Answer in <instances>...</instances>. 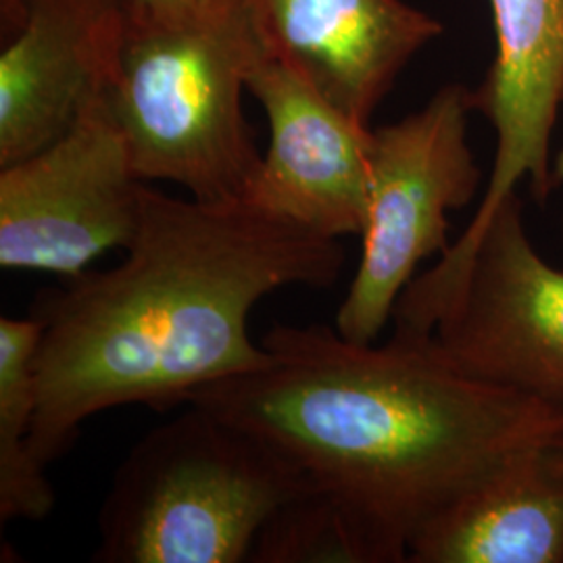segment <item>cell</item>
<instances>
[{
	"label": "cell",
	"mask_w": 563,
	"mask_h": 563,
	"mask_svg": "<svg viewBox=\"0 0 563 563\" xmlns=\"http://www.w3.org/2000/svg\"><path fill=\"white\" fill-rule=\"evenodd\" d=\"M201 2L205 0H128V11L134 15H174Z\"/></svg>",
	"instance_id": "cell-15"
},
{
	"label": "cell",
	"mask_w": 563,
	"mask_h": 563,
	"mask_svg": "<svg viewBox=\"0 0 563 563\" xmlns=\"http://www.w3.org/2000/svg\"><path fill=\"white\" fill-rule=\"evenodd\" d=\"M272 362L190 395L278 449L336 497L380 563H402L423 528L501 463L563 430V407L476 380L428 336L386 344L334 325L276 323Z\"/></svg>",
	"instance_id": "cell-2"
},
{
	"label": "cell",
	"mask_w": 563,
	"mask_h": 563,
	"mask_svg": "<svg viewBox=\"0 0 563 563\" xmlns=\"http://www.w3.org/2000/svg\"><path fill=\"white\" fill-rule=\"evenodd\" d=\"M263 51L367 125L443 23L402 0H249Z\"/></svg>",
	"instance_id": "cell-10"
},
{
	"label": "cell",
	"mask_w": 563,
	"mask_h": 563,
	"mask_svg": "<svg viewBox=\"0 0 563 563\" xmlns=\"http://www.w3.org/2000/svg\"><path fill=\"white\" fill-rule=\"evenodd\" d=\"M23 15H25V0H0L2 42L13 38L20 32Z\"/></svg>",
	"instance_id": "cell-16"
},
{
	"label": "cell",
	"mask_w": 563,
	"mask_h": 563,
	"mask_svg": "<svg viewBox=\"0 0 563 563\" xmlns=\"http://www.w3.org/2000/svg\"><path fill=\"white\" fill-rule=\"evenodd\" d=\"M249 562L380 563L362 523L322 488L282 505L260 530Z\"/></svg>",
	"instance_id": "cell-14"
},
{
	"label": "cell",
	"mask_w": 563,
	"mask_h": 563,
	"mask_svg": "<svg viewBox=\"0 0 563 563\" xmlns=\"http://www.w3.org/2000/svg\"><path fill=\"white\" fill-rule=\"evenodd\" d=\"M495 60L474 111L490 121L497 146L481 207L457 241L474 239L523 180L539 202L555 188L551 136L563 107V0H488Z\"/></svg>",
	"instance_id": "cell-11"
},
{
	"label": "cell",
	"mask_w": 563,
	"mask_h": 563,
	"mask_svg": "<svg viewBox=\"0 0 563 563\" xmlns=\"http://www.w3.org/2000/svg\"><path fill=\"white\" fill-rule=\"evenodd\" d=\"M318 488L262 437L190 405L123 457L99 514V563H241L282 505Z\"/></svg>",
	"instance_id": "cell-4"
},
{
	"label": "cell",
	"mask_w": 563,
	"mask_h": 563,
	"mask_svg": "<svg viewBox=\"0 0 563 563\" xmlns=\"http://www.w3.org/2000/svg\"><path fill=\"white\" fill-rule=\"evenodd\" d=\"M472 113V90L446 84L420 111L372 130L362 260L334 323L344 339L378 341L420 263L449 251V213L483 181L467 142Z\"/></svg>",
	"instance_id": "cell-6"
},
{
	"label": "cell",
	"mask_w": 563,
	"mask_h": 563,
	"mask_svg": "<svg viewBox=\"0 0 563 563\" xmlns=\"http://www.w3.org/2000/svg\"><path fill=\"white\" fill-rule=\"evenodd\" d=\"M393 323L476 380L563 407V269L537 251L518 192L407 284Z\"/></svg>",
	"instance_id": "cell-5"
},
{
	"label": "cell",
	"mask_w": 563,
	"mask_h": 563,
	"mask_svg": "<svg viewBox=\"0 0 563 563\" xmlns=\"http://www.w3.org/2000/svg\"><path fill=\"white\" fill-rule=\"evenodd\" d=\"M125 23L128 0H25L0 55V167L59 142L107 97Z\"/></svg>",
	"instance_id": "cell-9"
},
{
	"label": "cell",
	"mask_w": 563,
	"mask_h": 563,
	"mask_svg": "<svg viewBox=\"0 0 563 563\" xmlns=\"http://www.w3.org/2000/svg\"><path fill=\"white\" fill-rule=\"evenodd\" d=\"M409 563H563V430L523 444L409 547Z\"/></svg>",
	"instance_id": "cell-12"
},
{
	"label": "cell",
	"mask_w": 563,
	"mask_h": 563,
	"mask_svg": "<svg viewBox=\"0 0 563 563\" xmlns=\"http://www.w3.org/2000/svg\"><path fill=\"white\" fill-rule=\"evenodd\" d=\"M141 202L120 265L65 280L32 307L42 334L30 446L42 465L101 411L188 405L205 386L267 365L272 355L249 332L263 297L341 278V241L244 199H178L142 184Z\"/></svg>",
	"instance_id": "cell-1"
},
{
	"label": "cell",
	"mask_w": 563,
	"mask_h": 563,
	"mask_svg": "<svg viewBox=\"0 0 563 563\" xmlns=\"http://www.w3.org/2000/svg\"><path fill=\"white\" fill-rule=\"evenodd\" d=\"M36 318H0V520L42 522L55 507V490L32 453L38 407L34 353Z\"/></svg>",
	"instance_id": "cell-13"
},
{
	"label": "cell",
	"mask_w": 563,
	"mask_h": 563,
	"mask_svg": "<svg viewBox=\"0 0 563 563\" xmlns=\"http://www.w3.org/2000/svg\"><path fill=\"white\" fill-rule=\"evenodd\" d=\"M262 53L249 0H205L174 15L128 11L104 97L142 181L205 202L239 201L262 155L242 109Z\"/></svg>",
	"instance_id": "cell-3"
},
{
	"label": "cell",
	"mask_w": 563,
	"mask_h": 563,
	"mask_svg": "<svg viewBox=\"0 0 563 563\" xmlns=\"http://www.w3.org/2000/svg\"><path fill=\"white\" fill-rule=\"evenodd\" d=\"M144 181L107 101L41 153L0 167V267L78 278L141 223Z\"/></svg>",
	"instance_id": "cell-7"
},
{
	"label": "cell",
	"mask_w": 563,
	"mask_h": 563,
	"mask_svg": "<svg viewBox=\"0 0 563 563\" xmlns=\"http://www.w3.org/2000/svg\"><path fill=\"white\" fill-rule=\"evenodd\" d=\"M246 90L267 115L269 146L242 199L332 241L362 236L372 128L344 115L263 46Z\"/></svg>",
	"instance_id": "cell-8"
},
{
	"label": "cell",
	"mask_w": 563,
	"mask_h": 563,
	"mask_svg": "<svg viewBox=\"0 0 563 563\" xmlns=\"http://www.w3.org/2000/svg\"><path fill=\"white\" fill-rule=\"evenodd\" d=\"M553 181H555V186L563 181V148L562 153L555 157V163H553ZM563 230V222H562Z\"/></svg>",
	"instance_id": "cell-17"
}]
</instances>
